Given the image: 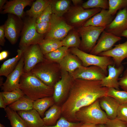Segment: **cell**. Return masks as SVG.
Segmentation results:
<instances>
[{
    "instance_id": "cell-9",
    "label": "cell",
    "mask_w": 127,
    "mask_h": 127,
    "mask_svg": "<svg viewBox=\"0 0 127 127\" xmlns=\"http://www.w3.org/2000/svg\"><path fill=\"white\" fill-rule=\"evenodd\" d=\"M61 79L54 86L52 95L55 103L58 104L68 96L73 79L68 72L61 70Z\"/></svg>"
},
{
    "instance_id": "cell-5",
    "label": "cell",
    "mask_w": 127,
    "mask_h": 127,
    "mask_svg": "<svg viewBox=\"0 0 127 127\" xmlns=\"http://www.w3.org/2000/svg\"><path fill=\"white\" fill-rule=\"evenodd\" d=\"M70 51L80 60L83 66H94L99 67L103 71L107 76L108 75V66L114 64L113 59L109 57L89 54L76 48L72 47Z\"/></svg>"
},
{
    "instance_id": "cell-37",
    "label": "cell",
    "mask_w": 127,
    "mask_h": 127,
    "mask_svg": "<svg viewBox=\"0 0 127 127\" xmlns=\"http://www.w3.org/2000/svg\"><path fill=\"white\" fill-rule=\"evenodd\" d=\"M109 13L114 16L118 10H120L127 7V0H109Z\"/></svg>"
},
{
    "instance_id": "cell-10",
    "label": "cell",
    "mask_w": 127,
    "mask_h": 127,
    "mask_svg": "<svg viewBox=\"0 0 127 127\" xmlns=\"http://www.w3.org/2000/svg\"><path fill=\"white\" fill-rule=\"evenodd\" d=\"M22 50L24 63V72L30 71L36 64L44 60V55L38 44L32 45Z\"/></svg>"
},
{
    "instance_id": "cell-36",
    "label": "cell",
    "mask_w": 127,
    "mask_h": 127,
    "mask_svg": "<svg viewBox=\"0 0 127 127\" xmlns=\"http://www.w3.org/2000/svg\"><path fill=\"white\" fill-rule=\"evenodd\" d=\"M107 95L113 98L120 104L127 103V91L114 88H108Z\"/></svg>"
},
{
    "instance_id": "cell-33",
    "label": "cell",
    "mask_w": 127,
    "mask_h": 127,
    "mask_svg": "<svg viewBox=\"0 0 127 127\" xmlns=\"http://www.w3.org/2000/svg\"><path fill=\"white\" fill-rule=\"evenodd\" d=\"M79 36L77 32H71L61 41L63 46L68 48L70 47L78 48L81 43Z\"/></svg>"
},
{
    "instance_id": "cell-31",
    "label": "cell",
    "mask_w": 127,
    "mask_h": 127,
    "mask_svg": "<svg viewBox=\"0 0 127 127\" xmlns=\"http://www.w3.org/2000/svg\"><path fill=\"white\" fill-rule=\"evenodd\" d=\"M38 44L44 55L63 46L61 41L49 39H44Z\"/></svg>"
},
{
    "instance_id": "cell-29",
    "label": "cell",
    "mask_w": 127,
    "mask_h": 127,
    "mask_svg": "<svg viewBox=\"0 0 127 127\" xmlns=\"http://www.w3.org/2000/svg\"><path fill=\"white\" fill-rule=\"evenodd\" d=\"M51 4L53 13L62 17L70 9V1L69 0H51Z\"/></svg>"
},
{
    "instance_id": "cell-24",
    "label": "cell",
    "mask_w": 127,
    "mask_h": 127,
    "mask_svg": "<svg viewBox=\"0 0 127 127\" xmlns=\"http://www.w3.org/2000/svg\"><path fill=\"white\" fill-rule=\"evenodd\" d=\"M17 54L15 56L5 61L1 66L0 76L7 77L15 69L22 57L23 51L20 49L17 50Z\"/></svg>"
},
{
    "instance_id": "cell-3",
    "label": "cell",
    "mask_w": 127,
    "mask_h": 127,
    "mask_svg": "<svg viewBox=\"0 0 127 127\" xmlns=\"http://www.w3.org/2000/svg\"><path fill=\"white\" fill-rule=\"evenodd\" d=\"M76 122L96 125L105 124L109 119L101 108L98 99L91 104L80 109L75 115Z\"/></svg>"
},
{
    "instance_id": "cell-16",
    "label": "cell",
    "mask_w": 127,
    "mask_h": 127,
    "mask_svg": "<svg viewBox=\"0 0 127 127\" xmlns=\"http://www.w3.org/2000/svg\"><path fill=\"white\" fill-rule=\"evenodd\" d=\"M127 30V7L119 10L112 22L105 29L107 32L119 37Z\"/></svg>"
},
{
    "instance_id": "cell-28",
    "label": "cell",
    "mask_w": 127,
    "mask_h": 127,
    "mask_svg": "<svg viewBox=\"0 0 127 127\" xmlns=\"http://www.w3.org/2000/svg\"><path fill=\"white\" fill-rule=\"evenodd\" d=\"M33 101L25 95L8 107L15 111H27L33 109Z\"/></svg>"
},
{
    "instance_id": "cell-6",
    "label": "cell",
    "mask_w": 127,
    "mask_h": 127,
    "mask_svg": "<svg viewBox=\"0 0 127 127\" xmlns=\"http://www.w3.org/2000/svg\"><path fill=\"white\" fill-rule=\"evenodd\" d=\"M106 28L81 26L77 28V32L81 37L80 46L83 51L90 52Z\"/></svg>"
},
{
    "instance_id": "cell-15",
    "label": "cell",
    "mask_w": 127,
    "mask_h": 127,
    "mask_svg": "<svg viewBox=\"0 0 127 127\" xmlns=\"http://www.w3.org/2000/svg\"><path fill=\"white\" fill-rule=\"evenodd\" d=\"M24 65L23 54L15 69L7 76L5 81L1 86L3 91H10L19 88L20 78L24 72Z\"/></svg>"
},
{
    "instance_id": "cell-42",
    "label": "cell",
    "mask_w": 127,
    "mask_h": 127,
    "mask_svg": "<svg viewBox=\"0 0 127 127\" xmlns=\"http://www.w3.org/2000/svg\"><path fill=\"white\" fill-rule=\"evenodd\" d=\"M105 127H127V123L116 118L109 119L104 124Z\"/></svg>"
},
{
    "instance_id": "cell-2",
    "label": "cell",
    "mask_w": 127,
    "mask_h": 127,
    "mask_svg": "<svg viewBox=\"0 0 127 127\" xmlns=\"http://www.w3.org/2000/svg\"><path fill=\"white\" fill-rule=\"evenodd\" d=\"M19 88L33 102L52 96L54 92V88L44 84L31 71L23 73L20 78Z\"/></svg>"
},
{
    "instance_id": "cell-52",
    "label": "cell",
    "mask_w": 127,
    "mask_h": 127,
    "mask_svg": "<svg viewBox=\"0 0 127 127\" xmlns=\"http://www.w3.org/2000/svg\"><path fill=\"white\" fill-rule=\"evenodd\" d=\"M0 127H5V126L3 124L1 123H0Z\"/></svg>"
},
{
    "instance_id": "cell-12",
    "label": "cell",
    "mask_w": 127,
    "mask_h": 127,
    "mask_svg": "<svg viewBox=\"0 0 127 127\" xmlns=\"http://www.w3.org/2000/svg\"><path fill=\"white\" fill-rule=\"evenodd\" d=\"M101 10L100 8L85 9L82 6H74L68 11V20L73 24L82 25V26L88 20Z\"/></svg>"
},
{
    "instance_id": "cell-13",
    "label": "cell",
    "mask_w": 127,
    "mask_h": 127,
    "mask_svg": "<svg viewBox=\"0 0 127 127\" xmlns=\"http://www.w3.org/2000/svg\"><path fill=\"white\" fill-rule=\"evenodd\" d=\"M70 74L73 79L91 81H101L107 76L101 68L94 66L89 67L83 66Z\"/></svg>"
},
{
    "instance_id": "cell-38",
    "label": "cell",
    "mask_w": 127,
    "mask_h": 127,
    "mask_svg": "<svg viewBox=\"0 0 127 127\" xmlns=\"http://www.w3.org/2000/svg\"><path fill=\"white\" fill-rule=\"evenodd\" d=\"M82 122H72L68 121L64 117L61 116L54 125L47 126L44 125L43 127H79Z\"/></svg>"
},
{
    "instance_id": "cell-40",
    "label": "cell",
    "mask_w": 127,
    "mask_h": 127,
    "mask_svg": "<svg viewBox=\"0 0 127 127\" xmlns=\"http://www.w3.org/2000/svg\"><path fill=\"white\" fill-rule=\"evenodd\" d=\"M116 118L127 123V103L120 104Z\"/></svg>"
},
{
    "instance_id": "cell-17",
    "label": "cell",
    "mask_w": 127,
    "mask_h": 127,
    "mask_svg": "<svg viewBox=\"0 0 127 127\" xmlns=\"http://www.w3.org/2000/svg\"><path fill=\"white\" fill-rule=\"evenodd\" d=\"M33 0H7L1 13L14 15L21 19L24 14V8L32 5Z\"/></svg>"
},
{
    "instance_id": "cell-1",
    "label": "cell",
    "mask_w": 127,
    "mask_h": 127,
    "mask_svg": "<svg viewBox=\"0 0 127 127\" xmlns=\"http://www.w3.org/2000/svg\"><path fill=\"white\" fill-rule=\"evenodd\" d=\"M108 90L102 86L101 81L74 79L67 99L61 106L62 116L69 121L76 122V113L107 95Z\"/></svg>"
},
{
    "instance_id": "cell-26",
    "label": "cell",
    "mask_w": 127,
    "mask_h": 127,
    "mask_svg": "<svg viewBox=\"0 0 127 127\" xmlns=\"http://www.w3.org/2000/svg\"><path fill=\"white\" fill-rule=\"evenodd\" d=\"M51 0H36L32 3L30 9L26 12L29 17L36 19L44 9L51 4Z\"/></svg>"
},
{
    "instance_id": "cell-51",
    "label": "cell",
    "mask_w": 127,
    "mask_h": 127,
    "mask_svg": "<svg viewBox=\"0 0 127 127\" xmlns=\"http://www.w3.org/2000/svg\"><path fill=\"white\" fill-rule=\"evenodd\" d=\"M97 127H105L104 124H99L97 125Z\"/></svg>"
},
{
    "instance_id": "cell-44",
    "label": "cell",
    "mask_w": 127,
    "mask_h": 127,
    "mask_svg": "<svg viewBox=\"0 0 127 127\" xmlns=\"http://www.w3.org/2000/svg\"><path fill=\"white\" fill-rule=\"evenodd\" d=\"M5 32L4 24L0 26V45L4 46L5 41Z\"/></svg>"
},
{
    "instance_id": "cell-34",
    "label": "cell",
    "mask_w": 127,
    "mask_h": 127,
    "mask_svg": "<svg viewBox=\"0 0 127 127\" xmlns=\"http://www.w3.org/2000/svg\"><path fill=\"white\" fill-rule=\"evenodd\" d=\"M0 93L6 106L10 105L25 95L19 88L10 91H3Z\"/></svg>"
},
{
    "instance_id": "cell-4",
    "label": "cell",
    "mask_w": 127,
    "mask_h": 127,
    "mask_svg": "<svg viewBox=\"0 0 127 127\" xmlns=\"http://www.w3.org/2000/svg\"><path fill=\"white\" fill-rule=\"evenodd\" d=\"M36 23V18L28 17L25 20L20 34V49L23 50L32 45L38 44L44 39V35L37 32Z\"/></svg>"
},
{
    "instance_id": "cell-25",
    "label": "cell",
    "mask_w": 127,
    "mask_h": 127,
    "mask_svg": "<svg viewBox=\"0 0 127 127\" xmlns=\"http://www.w3.org/2000/svg\"><path fill=\"white\" fill-rule=\"evenodd\" d=\"M61 115V107L54 104L46 111L43 118L44 125L47 126L54 125Z\"/></svg>"
},
{
    "instance_id": "cell-35",
    "label": "cell",
    "mask_w": 127,
    "mask_h": 127,
    "mask_svg": "<svg viewBox=\"0 0 127 127\" xmlns=\"http://www.w3.org/2000/svg\"><path fill=\"white\" fill-rule=\"evenodd\" d=\"M82 6L85 9L100 8L108 10V0H88L83 3Z\"/></svg>"
},
{
    "instance_id": "cell-30",
    "label": "cell",
    "mask_w": 127,
    "mask_h": 127,
    "mask_svg": "<svg viewBox=\"0 0 127 127\" xmlns=\"http://www.w3.org/2000/svg\"><path fill=\"white\" fill-rule=\"evenodd\" d=\"M4 110L6 116L10 122L11 127H28L17 112L7 107Z\"/></svg>"
},
{
    "instance_id": "cell-11",
    "label": "cell",
    "mask_w": 127,
    "mask_h": 127,
    "mask_svg": "<svg viewBox=\"0 0 127 127\" xmlns=\"http://www.w3.org/2000/svg\"><path fill=\"white\" fill-rule=\"evenodd\" d=\"M24 22L17 16L9 14L4 24L6 38L12 44L17 42L22 30Z\"/></svg>"
},
{
    "instance_id": "cell-39",
    "label": "cell",
    "mask_w": 127,
    "mask_h": 127,
    "mask_svg": "<svg viewBox=\"0 0 127 127\" xmlns=\"http://www.w3.org/2000/svg\"><path fill=\"white\" fill-rule=\"evenodd\" d=\"M52 14V6L50 4L44 9L40 16L36 18V23L50 22Z\"/></svg>"
},
{
    "instance_id": "cell-46",
    "label": "cell",
    "mask_w": 127,
    "mask_h": 127,
    "mask_svg": "<svg viewBox=\"0 0 127 127\" xmlns=\"http://www.w3.org/2000/svg\"><path fill=\"white\" fill-rule=\"evenodd\" d=\"M79 127H97V125L88 123H82Z\"/></svg>"
},
{
    "instance_id": "cell-43",
    "label": "cell",
    "mask_w": 127,
    "mask_h": 127,
    "mask_svg": "<svg viewBox=\"0 0 127 127\" xmlns=\"http://www.w3.org/2000/svg\"><path fill=\"white\" fill-rule=\"evenodd\" d=\"M119 87L123 90L127 91V68L119 78Z\"/></svg>"
},
{
    "instance_id": "cell-49",
    "label": "cell",
    "mask_w": 127,
    "mask_h": 127,
    "mask_svg": "<svg viewBox=\"0 0 127 127\" xmlns=\"http://www.w3.org/2000/svg\"><path fill=\"white\" fill-rule=\"evenodd\" d=\"M7 0H0V11L1 12L2 11V8Z\"/></svg>"
},
{
    "instance_id": "cell-14",
    "label": "cell",
    "mask_w": 127,
    "mask_h": 127,
    "mask_svg": "<svg viewBox=\"0 0 127 127\" xmlns=\"http://www.w3.org/2000/svg\"><path fill=\"white\" fill-rule=\"evenodd\" d=\"M122 38L116 36L104 30L101 34L100 37L90 54L96 55L103 52L109 51Z\"/></svg>"
},
{
    "instance_id": "cell-45",
    "label": "cell",
    "mask_w": 127,
    "mask_h": 127,
    "mask_svg": "<svg viewBox=\"0 0 127 127\" xmlns=\"http://www.w3.org/2000/svg\"><path fill=\"white\" fill-rule=\"evenodd\" d=\"M8 52L7 51H3L0 53V60L2 61L6 59L8 56Z\"/></svg>"
},
{
    "instance_id": "cell-7",
    "label": "cell",
    "mask_w": 127,
    "mask_h": 127,
    "mask_svg": "<svg viewBox=\"0 0 127 127\" xmlns=\"http://www.w3.org/2000/svg\"><path fill=\"white\" fill-rule=\"evenodd\" d=\"M50 22V29L45 35L44 39L62 41L73 28L61 17L53 13Z\"/></svg>"
},
{
    "instance_id": "cell-47",
    "label": "cell",
    "mask_w": 127,
    "mask_h": 127,
    "mask_svg": "<svg viewBox=\"0 0 127 127\" xmlns=\"http://www.w3.org/2000/svg\"><path fill=\"white\" fill-rule=\"evenodd\" d=\"M6 106L3 96L0 93V107L5 109L6 107Z\"/></svg>"
},
{
    "instance_id": "cell-21",
    "label": "cell",
    "mask_w": 127,
    "mask_h": 127,
    "mask_svg": "<svg viewBox=\"0 0 127 127\" xmlns=\"http://www.w3.org/2000/svg\"><path fill=\"white\" fill-rule=\"evenodd\" d=\"M101 109L103 110L109 119L116 118L117 110L120 104L113 98L108 95L102 97L99 99Z\"/></svg>"
},
{
    "instance_id": "cell-41",
    "label": "cell",
    "mask_w": 127,
    "mask_h": 127,
    "mask_svg": "<svg viewBox=\"0 0 127 127\" xmlns=\"http://www.w3.org/2000/svg\"><path fill=\"white\" fill-rule=\"evenodd\" d=\"M50 26V22L36 23V28L38 33L44 35L46 34L49 31Z\"/></svg>"
},
{
    "instance_id": "cell-20",
    "label": "cell",
    "mask_w": 127,
    "mask_h": 127,
    "mask_svg": "<svg viewBox=\"0 0 127 127\" xmlns=\"http://www.w3.org/2000/svg\"><path fill=\"white\" fill-rule=\"evenodd\" d=\"M114 18L113 16L109 13L108 10L102 9L100 12L88 20L82 26L106 28L112 22Z\"/></svg>"
},
{
    "instance_id": "cell-18",
    "label": "cell",
    "mask_w": 127,
    "mask_h": 127,
    "mask_svg": "<svg viewBox=\"0 0 127 127\" xmlns=\"http://www.w3.org/2000/svg\"><path fill=\"white\" fill-rule=\"evenodd\" d=\"M124 69L122 65L116 67L114 64L108 66V75L101 80L102 86L108 88H113L119 90V77L122 74Z\"/></svg>"
},
{
    "instance_id": "cell-27",
    "label": "cell",
    "mask_w": 127,
    "mask_h": 127,
    "mask_svg": "<svg viewBox=\"0 0 127 127\" xmlns=\"http://www.w3.org/2000/svg\"><path fill=\"white\" fill-rule=\"evenodd\" d=\"M54 103L52 96L39 99L33 102V109L36 110L41 117H43L46 110Z\"/></svg>"
},
{
    "instance_id": "cell-32",
    "label": "cell",
    "mask_w": 127,
    "mask_h": 127,
    "mask_svg": "<svg viewBox=\"0 0 127 127\" xmlns=\"http://www.w3.org/2000/svg\"><path fill=\"white\" fill-rule=\"evenodd\" d=\"M68 48L63 46L55 51L44 55L46 59L53 62L59 63L68 51Z\"/></svg>"
},
{
    "instance_id": "cell-22",
    "label": "cell",
    "mask_w": 127,
    "mask_h": 127,
    "mask_svg": "<svg viewBox=\"0 0 127 127\" xmlns=\"http://www.w3.org/2000/svg\"><path fill=\"white\" fill-rule=\"evenodd\" d=\"M17 112L28 127H43L44 125L42 118L35 109L18 111Z\"/></svg>"
},
{
    "instance_id": "cell-23",
    "label": "cell",
    "mask_w": 127,
    "mask_h": 127,
    "mask_svg": "<svg viewBox=\"0 0 127 127\" xmlns=\"http://www.w3.org/2000/svg\"><path fill=\"white\" fill-rule=\"evenodd\" d=\"M59 64L62 70L70 74L83 66L81 61L77 58L75 55L70 53L69 52Z\"/></svg>"
},
{
    "instance_id": "cell-8",
    "label": "cell",
    "mask_w": 127,
    "mask_h": 127,
    "mask_svg": "<svg viewBox=\"0 0 127 127\" xmlns=\"http://www.w3.org/2000/svg\"><path fill=\"white\" fill-rule=\"evenodd\" d=\"M53 62L46 59L36 64L31 72L47 85L54 88L57 77Z\"/></svg>"
},
{
    "instance_id": "cell-19",
    "label": "cell",
    "mask_w": 127,
    "mask_h": 127,
    "mask_svg": "<svg viewBox=\"0 0 127 127\" xmlns=\"http://www.w3.org/2000/svg\"><path fill=\"white\" fill-rule=\"evenodd\" d=\"M114 47L107 51L100 53L98 55L112 58L117 67L121 65L122 61L127 59V40L125 42L114 45Z\"/></svg>"
},
{
    "instance_id": "cell-53",
    "label": "cell",
    "mask_w": 127,
    "mask_h": 127,
    "mask_svg": "<svg viewBox=\"0 0 127 127\" xmlns=\"http://www.w3.org/2000/svg\"><path fill=\"white\" fill-rule=\"evenodd\" d=\"M126 63H127V62Z\"/></svg>"
},
{
    "instance_id": "cell-48",
    "label": "cell",
    "mask_w": 127,
    "mask_h": 127,
    "mask_svg": "<svg viewBox=\"0 0 127 127\" xmlns=\"http://www.w3.org/2000/svg\"><path fill=\"white\" fill-rule=\"evenodd\" d=\"M71 1L74 6H78V5L82 3L83 1L81 0H72Z\"/></svg>"
},
{
    "instance_id": "cell-50",
    "label": "cell",
    "mask_w": 127,
    "mask_h": 127,
    "mask_svg": "<svg viewBox=\"0 0 127 127\" xmlns=\"http://www.w3.org/2000/svg\"><path fill=\"white\" fill-rule=\"evenodd\" d=\"M121 36L125 37L127 38V30L123 32L121 34Z\"/></svg>"
}]
</instances>
